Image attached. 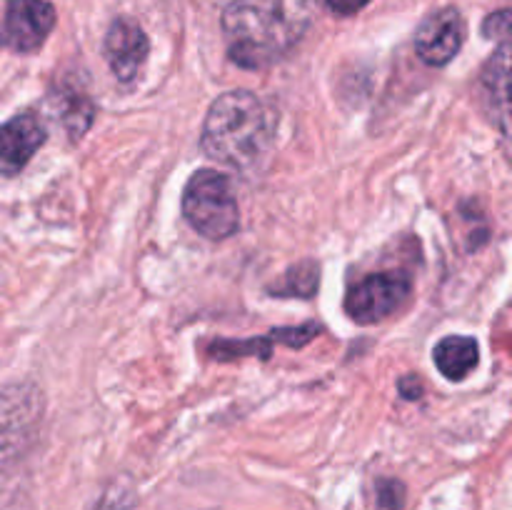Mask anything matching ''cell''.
Here are the masks:
<instances>
[{"mask_svg":"<svg viewBox=\"0 0 512 510\" xmlns=\"http://www.w3.org/2000/svg\"><path fill=\"white\" fill-rule=\"evenodd\" d=\"M275 128L278 120L263 98L250 90H233L210 105L200 145L215 163L248 170L270 153Z\"/></svg>","mask_w":512,"mask_h":510,"instance_id":"obj_1","label":"cell"},{"mask_svg":"<svg viewBox=\"0 0 512 510\" xmlns=\"http://www.w3.org/2000/svg\"><path fill=\"white\" fill-rule=\"evenodd\" d=\"M228 53L240 68H268L295 43V25L278 0H233L223 13Z\"/></svg>","mask_w":512,"mask_h":510,"instance_id":"obj_2","label":"cell"},{"mask_svg":"<svg viewBox=\"0 0 512 510\" xmlns=\"http://www.w3.org/2000/svg\"><path fill=\"white\" fill-rule=\"evenodd\" d=\"M185 220L208 240H225L238 230L240 213L233 185L215 170H198L183 193Z\"/></svg>","mask_w":512,"mask_h":510,"instance_id":"obj_3","label":"cell"},{"mask_svg":"<svg viewBox=\"0 0 512 510\" xmlns=\"http://www.w3.org/2000/svg\"><path fill=\"white\" fill-rule=\"evenodd\" d=\"M410 280L395 273L370 275L345 295V310L360 325H373L393 315L408 300Z\"/></svg>","mask_w":512,"mask_h":510,"instance_id":"obj_4","label":"cell"},{"mask_svg":"<svg viewBox=\"0 0 512 510\" xmlns=\"http://www.w3.org/2000/svg\"><path fill=\"white\" fill-rule=\"evenodd\" d=\"M465 40V20L458 8H440L420 23L415 50L428 65H448L460 53Z\"/></svg>","mask_w":512,"mask_h":510,"instance_id":"obj_5","label":"cell"},{"mask_svg":"<svg viewBox=\"0 0 512 510\" xmlns=\"http://www.w3.org/2000/svg\"><path fill=\"white\" fill-rule=\"evenodd\" d=\"M55 25V10L48 0H10L5 15V40L18 53L40 48Z\"/></svg>","mask_w":512,"mask_h":510,"instance_id":"obj_6","label":"cell"},{"mask_svg":"<svg viewBox=\"0 0 512 510\" xmlns=\"http://www.w3.org/2000/svg\"><path fill=\"white\" fill-rule=\"evenodd\" d=\"M148 50V35L130 18L115 20L105 35V60L120 83H130L138 78L140 68L148 58Z\"/></svg>","mask_w":512,"mask_h":510,"instance_id":"obj_7","label":"cell"},{"mask_svg":"<svg viewBox=\"0 0 512 510\" xmlns=\"http://www.w3.org/2000/svg\"><path fill=\"white\" fill-rule=\"evenodd\" d=\"M485 98H488V108L493 113L495 123L510 133L512 130V43H500L498 50L490 55L485 63L483 75Z\"/></svg>","mask_w":512,"mask_h":510,"instance_id":"obj_8","label":"cell"},{"mask_svg":"<svg viewBox=\"0 0 512 510\" xmlns=\"http://www.w3.org/2000/svg\"><path fill=\"white\" fill-rule=\"evenodd\" d=\"M45 143V125L38 115H15L5 125H0V168L15 173L23 168L35 150Z\"/></svg>","mask_w":512,"mask_h":510,"instance_id":"obj_9","label":"cell"},{"mask_svg":"<svg viewBox=\"0 0 512 510\" xmlns=\"http://www.w3.org/2000/svg\"><path fill=\"white\" fill-rule=\"evenodd\" d=\"M435 365L448 380H463L475 370L480 358L478 340L468 335H450L435 345Z\"/></svg>","mask_w":512,"mask_h":510,"instance_id":"obj_10","label":"cell"},{"mask_svg":"<svg viewBox=\"0 0 512 510\" xmlns=\"http://www.w3.org/2000/svg\"><path fill=\"white\" fill-rule=\"evenodd\" d=\"M318 290V265L305 260V263L295 265L283 275L278 285L270 288V293L280 295V298H310Z\"/></svg>","mask_w":512,"mask_h":510,"instance_id":"obj_11","label":"cell"},{"mask_svg":"<svg viewBox=\"0 0 512 510\" xmlns=\"http://www.w3.org/2000/svg\"><path fill=\"white\" fill-rule=\"evenodd\" d=\"M483 35L500 43H512V10H498L483 23Z\"/></svg>","mask_w":512,"mask_h":510,"instance_id":"obj_12","label":"cell"},{"mask_svg":"<svg viewBox=\"0 0 512 510\" xmlns=\"http://www.w3.org/2000/svg\"><path fill=\"white\" fill-rule=\"evenodd\" d=\"M375 490H378V505L383 510H400L405 505V485L400 480H378Z\"/></svg>","mask_w":512,"mask_h":510,"instance_id":"obj_13","label":"cell"},{"mask_svg":"<svg viewBox=\"0 0 512 510\" xmlns=\"http://www.w3.org/2000/svg\"><path fill=\"white\" fill-rule=\"evenodd\" d=\"M328 8L338 15H355L358 10H363L370 0H325Z\"/></svg>","mask_w":512,"mask_h":510,"instance_id":"obj_14","label":"cell"},{"mask_svg":"<svg viewBox=\"0 0 512 510\" xmlns=\"http://www.w3.org/2000/svg\"><path fill=\"white\" fill-rule=\"evenodd\" d=\"M90 510H133V508H130V503L123 498V495L108 493V495H103L98 503H93V508Z\"/></svg>","mask_w":512,"mask_h":510,"instance_id":"obj_15","label":"cell"},{"mask_svg":"<svg viewBox=\"0 0 512 510\" xmlns=\"http://www.w3.org/2000/svg\"><path fill=\"white\" fill-rule=\"evenodd\" d=\"M400 393H403V398L413 400V398H420L423 388H420V383L415 378H403L400 380Z\"/></svg>","mask_w":512,"mask_h":510,"instance_id":"obj_16","label":"cell"}]
</instances>
